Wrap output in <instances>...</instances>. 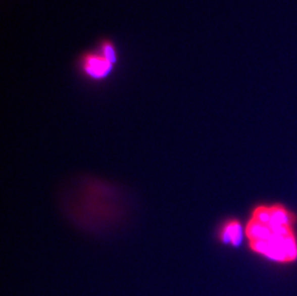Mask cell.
Segmentation results:
<instances>
[{
  "mask_svg": "<svg viewBox=\"0 0 297 296\" xmlns=\"http://www.w3.org/2000/svg\"><path fill=\"white\" fill-rule=\"evenodd\" d=\"M220 240L224 243H232L238 246L241 241V228L238 220H230L219 232Z\"/></svg>",
  "mask_w": 297,
  "mask_h": 296,
  "instance_id": "obj_2",
  "label": "cell"
},
{
  "mask_svg": "<svg viewBox=\"0 0 297 296\" xmlns=\"http://www.w3.org/2000/svg\"><path fill=\"white\" fill-rule=\"evenodd\" d=\"M113 65L114 64L106 58L103 52L87 54L82 60V69L92 79L100 80L107 77Z\"/></svg>",
  "mask_w": 297,
  "mask_h": 296,
  "instance_id": "obj_1",
  "label": "cell"
},
{
  "mask_svg": "<svg viewBox=\"0 0 297 296\" xmlns=\"http://www.w3.org/2000/svg\"><path fill=\"white\" fill-rule=\"evenodd\" d=\"M245 233L249 240H254V239L268 240L273 235L271 229L268 227V225L259 222L254 217H252L249 220L245 229Z\"/></svg>",
  "mask_w": 297,
  "mask_h": 296,
  "instance_id": "obj_3",
  "label": "cell"
},
{
  "mask_svg": "<svg viewBox=\"0 0 297 296\" xmlns=\"http://www.w3.org/2000/svg\"><path fill=\"white\" fill-rule=\"evenodd\" d=\"M254 217L259 222L268 225L270 219H271L269 207L260 206V207L256 208L253 212V217Z\"/></svg>",
  "mask_w": 297,
  "mask_h": 296,
  "instance_id": "obj_5",
  "label": "cell"
},
{
  "mask_svg": "<svg viewBox=\"0 0 297 296\" xmlns=\"http://www.w3.org/2000/svg\"><path fill=\"white\" fill-rule=\"evenodd\" d=\"M101 50L110 62H112L113 64H115L117 62V55L115 52V47L112 43H110L109 41H105L101 44Z\"/></svg>",
  "mask_w": 297,
  "mask_h": 296,
  "instance_id": "obj_6",
  "label": "cell"
},
{
  "mask_svg": "<svg viewBox=\"0 0 297 296\" xmlns=\"http://www.w3.org/2000/svg\"><path fill=\"white\" fill-rule=\"evenodd\" d=\"M269 212L271 217L270 220L277 224L291 227L296 221L295 216L281 205H273L269 207Z\"/></svg>",
  "mask_w": 297,
  "mask_h": 296,
  "instance_id": "obj_4",
  "label": "cell"
}]
</instances>
